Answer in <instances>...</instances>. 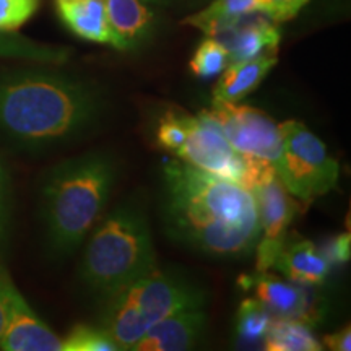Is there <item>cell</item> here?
Returning <instances> with one entry per match:
<instances>
[{"label": "cell", "instance_id": "obj_1", "mask_svg": "<svg viewBox=\"0 0 351 351\" xmlns=\"http://www.w3.org/2000/svg\"><path fill=\"white\" fill-rule=\"evenodd\" d=\"M163 173L166 226L176 239L217 257L256 249L261 223L251 191L179 158L166 163Z\"/></svg>", "mask_w": 351, "mask_h": 351}, {"label": "cell", "instance_id": "obj_2", "mask_svg": "<svg viewBox=\"0 0 351 351\" xmlns=\"http://www.w3.org/2000/svg\"><path fill=\"white\" fill-rule=\"evenodd\" d=\"M104 101L98 88L49 69L0 73V132L26 148L77 137L96 124Z\"/></svg>", "mask_w": 351, "mask_h": 351}, {"label": "cell", "instance_id": "obj_3", "mask_svg": "<svg viewBox=\"0 0 351 351\" xmlns=\"http://www.w3.org/2000/svg\"><path fill=\"white\" fill-rule=\"evenodd\" d=\"M117 178L108 153H86L62 161L44 176L41 215L54 256L72 254L93 230Z\"/></svg>", "mask_w": 351, "mask_h": 351}, {"label": "cell", "instance_id": "obj_4", "mask_svg": "<svg viewBox=\"0 0 351 351\" xmlns=\"http://www.w3.org/2000/svg\"><path fill=\"white\" fill-rule=\"evenodd\" d=\"M156 267L152 231L135 205H121L98 226L80 263V280L103 300Z\"/></svg>", "mask_w": 351, "mask_h": 351}, {"label": "cell", "instance_id": "obj_5", "mask_svg": "<svg viewBox=\"0 0 351 351\" xmlns=\"http://www.w3.org/2000/svg\"><path fill=\"white\" fill-rule=\"evenodd\" d=\"M176 156L204 173L228 179L251 192L276 173L270 163L236 152L208 111L191 116L187 137Z\"/></svg>", "mask_w": 351, "mask_h": 351}, {"label": "cell", "instance_id": "obj_6", "mask_svg": "<svg viewBox=\"0 0 351 351\" xmlns=\"http://www.w3.org/2000/svg\"><path fill=\"white\" fill-rule=\"evenodd\" d=\"M278 125L282 156L276 165V174L289 194L311 202L335 189L340 168L322 140L298 121Z\"/></svg>", "mask_w": 351, "mask_h": 351}, {"label": "cell", "instance_id": "obj_7", "mask_svg": "<svg viewBox=\"0 0 351 351\" xmlns=\"http://www.w3.org/2000/svg\"><path fill=\"white\" fill-rule=\"evenodd\" d=\"M208 112L236 152L270 163L276 169L282 156V132L270 116L261 109L219 99H213Z\"/></svg>", "mask_w": 351, "mask_h": 351}, {"label": "cell", "instance_id": "obj_8", "mask_svg": "<svg viewBox=\"0 0 351 351\" xmlns=\"http://www.w3.org/2000/svg\"><path fill=\"white\" fill-rule=\"evenodd\" d=\"M121 291L147 328L179 311L204 307L205 302V293L199 285L178 271L158 267Z\"/></svg>", "mask_w": 351, "mask_h": 351}, {"label": "cell", "instance_id": "obj_9", "mask_svg": "<svg viewBox=\"0 0 351 351\" xmlns=\"http://www.w3.org/2000/svg\"><path fill=\"white\" fill-rule=\"evenodd\" d=\"M257 202L261 236L256 244L257 274L269 271L287 243V230L298 213V202L280 181L278 174L252 191Z\"/></svg>", "mask_w": 351, "mask_h": 351}, {"label": "cell", "instance_id": "obj_10", "mask_svg": "<svg viewBox=\"0 0 351 351\" xmlns=\"http://www.w3.org/2000/svg\"><path fill=\"white\" fill-rule=\"evenodd\" d=\"M8 319L0 350L3 351H62V340L34 314L10 280L7 288Z\"/></svg>", "mask_w": 351, "mask_h": 351}, {"label": "cell", "instance_id": "obj_11", "mask_svg": "<svg viewBox=\"0 0 351 351\" xmlns=\"http://www.w3.org/2000/svg\"><path fill=\"white\" fill-rule=\"evenodd\" d=\"M207 315L202 307L184 309L158 320L135 345L137 351H184L192 348L205 330Z\"/></svg>", "mask_w": 351, "mask_h": 351}, {"label": "cell", "instance_id": "obj_12", "mask_svg": "<svg viewBox=\"0 0 351 351\" xmlns=\"http://www.w3.org/2000/svg\"><path fill=\"white\" fill-rule=\"evenodd\" d=\"M252 15V13H251ZM241 19L232 28L217 38L230 52V64L251 60L261 56H276L282 33L270 19Z\"/></svg>", "mask_w": 351, "mask_h": 351}, {"label": "cell", "instance_id": "obj_13", "mask_svg": "<svg viewBox=\"0 0 351 351\" xmlns=\"http://www.w3.org/2000/svg\"><path fill=\"white\" fill-rule=\"evenodd\" d=\"M104 10L116 49H135L155 29L156 15L143 0H104Z\"/></svg>", "mask_w": 351, "mask_h": 351}, {"label": "cell", "instance_id": "obj_14", "mask_svg": "<svg viewBox=\"0 0 351 351\" xmlns=\"http://www.w3.org/2000/svg\"><path fill=\"white\" fill-rule=\"evenodd\" d=\"M249 287L256 288L257 300L269 309L271 317L298 319L309 322L313 317V306L306 291L295 283H288L278 276L262 271L245 278Z\"/></svg>", "mask_w": 351, "mask_h": 351}, {"label": "cell", "instance_id": "obj_15", "mask_svg": "<svg viewBox=\"0 0 351 351\" xmlns=\"http://www.w3.org/2000/svg\"><path fill=\"white\" fill-rule=\"evenodd\" d=\"M274 267L293 283L320 285L330 274L332 263L314 243L301 239L285 243Z\"/></svg>", "mask_w": 351, "mask_h": 351}, {"label": "cell", "instance_id": "obj_16", "mask_svg": "<svg viewBox=\"0 0 351 351\" xmlns=\"http://www.w3.org/2000/svg\"><path fill=\"white\" fill-rule=\"evenodd\" d=\"M56 7L60 20L78 38L109 46L114 44L104 0H56Z\"/></svg>", "mask_w": 351, "mask_h": 351}, {"label": "cell", "instance_id": "obj_17", "mask_svg": "<svg viewBox=\"0 0 351 351\" xmlns=\"http://www.w3.org/2000/svg\"><path fill=\"white\" fill-rule=\"evenodd\" d=\"M276 62H278L276 56H261L251 60L230 64L219 73L217 86L213 90V99L239 103L261 85Z\"/></svg>", "mask_w": 351, "mask_h": 351}, {"label": "cell", "instance_id": "obj_18", "mask_svg": "<svg viewBox=\"0 0 351 351\" xmlns=\"http://www.w3.org/2000/svg\"><path fill=\"white\" fill-rule=\"evenodd\" d=\"M256 12L257 0H213L207 8L187 16L182 23L195 26L210 38H218L241 19Z\"/></svg>", "mask_w": 351, "mask_h": 351}, {"label": "cell", "instance_id": "obj_19", "mask_svg": "<svg viewBox=\"0 0 351 351\" xmlns=\"http://www.w3.org/2000/svg\"><path fill=\"white\" fill-rule=\"evenodd\" d=\"M269 351H317L322 345L315 339L309 324L298 319L271 320L269 332L263 339Z\"/></svg>", "mask_w": 351, "mask_h": 351}, {"label": "cell", "instance_id": "obj_20", "mask_svg": "<svg viewBox=\"0 0 351 351\" xmlns=\"http://www.w3.org/2000/svg\"><path fill=\"white\" fill-rule=\"evenodd\" d=\"M271 324V314L258 300H244L241 302L238 317H236V332L243 343H258L265 339Z\"/></svg>", "mask_w": 351, "mask_h": 351}, {"label": "cell", "instance_id": "obj_21", "mask_svg": "<svg viewBox=\"0 0 351 351\" xmlns=\"http://www.w3.org/2000/svg\"><path fill=\"white\" fill-rule=\"evenodd\" d=\"M230 65V52L217 38L204 39L192 56L189 67L199 78H213Z\"/></svg>", "mask_w": 351, "mask_h": 351}, {"label": "cell", "instance_id": "obj_22", "mask_svg": "<svg viewBox=\"0 0 351 351\" xmlns=\"http://www.w3.org/2000/svg\"><path fill=\"white\" fill-rule=\"evenodd\" d=\"M117 345L101 327L78 324L62 340V351H117Z\"/></svg>", "mask_w": 351, "mask_h": 351}, {"label": "cell", "instance_id": "obj_23", "mask_svg": "<svg viewBox=\"0 0 351 351\" xmlns=\"http://www.w3.org/2000/svg\"><path fill=\"white\" fill-rule=\"evenodd\" d=\"M189 121H191V114L182 111L166 112L156 127L158 145L165 148V150L173 152L176 155L187 137Z\"/></svg>", "mask_w": 351, "mask_h": 351}, {"label": "cell", "instance_id": "obj_24", "mask_svg": "<svg viewBox=\"0 0 351 351\" xmlns=\"http://www.w3.org/2000/svg\"><path fill=\"white\" fill-rule=\"evenodd\" d=\"M0 56L29 57V59L46 60V62H59L64 57L62 51L39 46L23 38L10 36V33H0Z\"/></svg>", "mask_w": 351, "mask_h": 351}, {"label": "cell", "instance_id": "obj_25", "mask_svg": "<svg viewBox=\"0 0 351 351\" xmlns=\"http://www.w3.org/2000/svg\"><path fill=\"white\" fill-rule=\"evenodd\" d=\"M39 0H0V33H15L38 10Z\"/></svg>", "mask_w": 351, "mask_h": 351}, {"label": "cell", "instance_id": "obj_26", "mask_svg": "<svg viewBox=\"0 0 351 351\" xmlns=\"http://www.w3.org/2000/svg\"><path fill=\"white\" fill-rule=\"evenodd\" d=\"M309 0H257L258 12L275 23H283L295 19Z\"/></svg>", "mask_w": 351, "mask_h": 351}, {"label": "cell", "instance_id": "obj_27", "mask_svg": "<svg viewBox=\"0 0 351 351\" xmlns=\"http://www.w3.org/2000/svg\"><path fill=\"white\" fill-rule=\"evenodd\" d=\"M8 228H10V189H8L5 169L0 165V269H3L2 261L8 241Z\"/></svg>", "mask_w": 351, "mask_h": 351}, {"label": "cell", "instance_id": "obj_28", "mask_svg": "<svg viewBox=\"0 0 351 351\" xmlns=\"http://www.w3.org/2000/svg\"><path fill=\"white\" fill-rule=\"evenodd\" d=\"M350 247H351V238L350 232H343V234L337 236L332 239V243L324 249V254L332 263H345L350 261Z\"/></svg>", "mask_w": 351, "mask_h": 351}, {"label": "cell", "instance_id": "obj_29", "mask_svg": "<svg viewBox=\"0 0 351 351\" xmlns=\"http://www.w3.org/2000/svg\"><path fill=\"white\" fill-rule=\"evenodd\" d=\"M8 283H10V276L7 275L5 269H0V337L3 335L8 319Z\"/></svg>", "mask_w": 351, "mask_h": 351}, {"label": "cell", "instance_id": "obj_30", "mask_svg": "<svg viewBox=\"0 0 351 351\" xmlns=\"http://www.w3.org/2000/svg\"><path fill=\"white\" fill-rule=\"evenodd\" d=\"M324 345H326L328 350H333V351H350L351 350L350 327H345L339 332L332 333V335H327L326 339H324Z\"/></svg>", "mask_w": 351, "mask_h": 351}, {"label": "cell", "instance_id": "obj_31", "mask_svg": "<svg viewBox=\"0 0 351 351\" xmlns=\"http://www.w3.org/2000/svg\"><path fill=\"white\" fill-rule=\"evenodd\" d=\"M143 2L152 3V5H176V3L181 2H189V0H143Z\"/></svg>", "mask_w": 351, "mask_h": 351}]
</instances>
